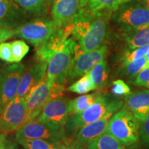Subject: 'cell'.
<instances>
[{
	"mask_svg": "<svg viewBox=\"0 0 149 149\" xmlns=\"http://www.w3.org/2000/svg\"><path fill=\"white\" fill-rule=\"evenodd\" d=\"M57 28L52 18L39 17L17 28L15 36L31 43L37 49L51 37Z\"/></svg>",
	"mask_w": 149,
	"mask_h": 149,
	"instance_id": "obj_7",
	"label": "cell"
},
{
	"mask_svg": "<svg viewBox=\"0 0 149 149\" xmlns=\"http://www.w3.org/2000/svg\"><path fill=\"white\" fill-rule=\"evenodd\" d=\"M146 60H147V64H148V66H149V49L148 51V53H147L146 55Z\"/></svg>",
	"mask_w": 149,
	"mask_h": 149,
	"instance_id": "obj_38",
	"label": "cell"
},
{
	"mask_svg": "<svg viewBox=\"0 0 149 149\" xmlns=\"http://www.w3.org/2000/svg\"><path fill=\"white\" fill-rule=\"evenodd\" d=\"M62 149H76L75 141H72L69 140L66 141Z\"/></svg>",
	"mask_w": 149,
	"mask_h": 149,
	"instance_id": "obj_36",
	"label": "cell"
},
{
	"mask_svg": "<svg viewBox=\"0 0 149 149\" xmlns=\"http://www.w3.org/2000/svg\"><path fill=\"white\" fill-rule=\"evenodd\" d=\"M101 93L96 92L92 94L85 95L74 98L69 101V113L70 115L81 113L84 111L96 100Z\"/></svg>",
	"mask_w": 149,
	"mask_h": 149,
	"instance_id": "obj_23",
	"label": "cell"
},
{
	"mask_svg": "<svg viewBox=\"0 0 149 149\" xmlns=\"http://www.w3.org/2000/svg\"><path fill=\"white\" fill-rule=\"evenodd\" d=\"M25 69L24 64L13 63L0 70V105L2 107L17 96Z\"/></svg>",
	"mask_w": 149,
	"mask_h": 149,
	"instance_id": "obj_11",
	"label": "cell"
},
{
	"mask_svg": "<svg viewBox=\"0 0 149 149\" xmlns=\"http://www.w3.org/2000/svg\"></svg>",
	"mask_w": 149,
	"mask_h": 149,
	"instance_id": "obj_41",
	"label": "cell"
},
{
	"mask_svg": "<svg viewBox=\"0 0 149 149\" xmlns=\"http://www.w3.org/2000/svg\"><path fill=\"white\" fill-rule=\"evenodd\" d=\"M149 49V45L142 46L133 49H128L124 52L121 57L122 64L139 60L146 57Z\"/></svg>",
	"mask_w": 149,
	"mask_h": 149,
	"instance_id": "obj_29",
	"label": "cell"
},
{
	"mask_svg": "<svg viewBox=\"0 0 149 149\" xmlns=\"http://www.w3.org/2000/svg\"><path fill=\"white\" fill-rule=\"evenodd\" d=\"M131 0H88L87 10L92 13H97L103 10L113 12L122 5Z\"/></svg>",
	"mask_w": 149,
	"mask_h": 149,
	"instance_id": "obj_25",
	"label": "cell"
},
{
	"mask_svg": "<svg viewBox=\"0 0 149 149\" xmlns=\"http://www.w3.org/2000/svg\"><path fill=\"white\" fill-rule=\"evenodd\" d=\"M120 100L113 99L108 95L100 94L96 100L84 111L70 115L65 125L67 136L72 137L77 135L84 126L94 122L104 116Z\"/></svg>",
	"mask_w": 149,
	"mask_h": 149,
	"instance_id": "obj_5",
	"label": "cell"
},
{
	"mask_svg": "<svg viewBox=\"0 0 149 149\" xmlns=\"http://www.w3.org/2000/svg\"><path fill=\"white\" fill-rule=\"evenodd\" d=\"M1 111H2V107H1V106L0 105V114H1Z\"/></svg>",
	"mask_w": 149,
	"mask_h": 149,
	"instance_id": "obj_40",
	"label": "cell"
},
{
	"mask_svg": "<svg viewBox=\"0 0 149 149\" xmlns=\"http://www.w3.org/2000/svg\"><path fill=\"white\" fill-rule=\"evenodd\" d=\"M133 84L137 86L146 87L149 89V66H146L139 72L135 77Z\"/></svg>",
	"mask_w": 149,
	"mask_h": 149,
	"instance_id": "obj_32",
	"label": "cell"
},
{
	"mask_svg": "<svg viewBox=\"0 0 149 149\" xmlns=\"http://www.w3.org/2000/svg\"><path fill=\"white\" fill-rule=\"evenodd\" d=\"M122 108L141 122L149 113V90L135 91L126 95Z\"/></svg>",
	"mask_w": 149,
	"mask_h": 149,
	"instance_id": "obj_18",
	"label": "cell"
},
{
	"mask_svg": "<svg viewBox=\"0 0 149 149\" xmlns=\"http://www.w3.org/2000/svg\"><path fill=\"white\" fill-rule=\"evenodd\" d=\"M111 17L117 29L124 33L149 26V10L137 0L122 3Z\"/></svg>",
	"mask_w": 149,
	"mask_h": 149,
	"instance_id": "obj_3",
	"label": "cell"
},
{
	"mask_svg": "<svg viewBox=\"0 0 149 149\" xmlns=\"http://www.w3.org/2000/svg\"><path fill=\"white\" fill-rule=\"evenodd\" d=\"M29 16L13 0H0V26L15 30L27 22Z\"/></svg>",
	"mask_w": 149,
	"mask_h": 149,
	"instance_id": "obj_15",
	"label": "cell"
},
{
	"mask_svg": "<svg viewBox=\"0 0 149 149\" xmlns=\"http://www.w3.org/2000/svg\"><path fill=\"white\" fill-rule=\"evenodd\" d=\"M91 79L95 85L97 89L104 88L109 79V68L105 60H102L96 64L88 72Z\"/></svg>",
	"mask_w": 149,
	"mask_h": 149,
	"instance_id": "obj_22",
	"label": "cell"
},
{
	"mask_svg": "<svg viewBox=\"0 0 149 149\" xmlns=\"http://www.w3.org/2000/svg\"><path fill=\"white\" fill-rule=\"evenodd\" d=\"M81 51L73 38H68L50 59L46 77L53 84L64 85L75 57Z\"/></svg>",
	"mask_w": 149,
	"mask_h": 149,
	"instance_id": "obj_2",
	"label": "cell"
},
{
	"mask_svg": "<svg viewBox=\"0 0 149 149\" xmlns=\"http://www.w3.org/2000/svg\"><path fill=\"white\" fill-rule=\"evenodd\" d=\"M146 66H148V65L145 57L139 60L122 64L121 70L123 75L128 78H133L136 77L139 72Z\"/></svg>",
	"mask_w": 149,
	"mask_h": 149,
	"instance_id": "obj_27",
	"label": "cell"
},
{
	"mask_svg": "<svg viewBox=\"0 0 149 149\" xmlns=\"http://www.w3.org/2000/svg\"><path fill=\"white\" fill-rule=\"evenodd\" d=\"M140 122L124 108L111 117L106 129L107 133L126 145L139 144Z\"/></svg>",
	"mask_w": 149,
	"mask_h": 149,
	"instance_id": "obj_4",
	"label": "cell"
},
{
	"mask_svg": "<svg viewBox=\"0 0 149 149\" xmlns=\"http://www.w3.org/2000/svg\"><path fill=\"white\" fill-rule=\"evenodd\" d=\"M123 40L129 49L149 45V26L136 31L124 33Z\"/></svg>",
	"mask_w": 149,
	"mask_h": 149,
	"instance_id": "obj_21",
	"label": "cell"
},
{
	"mask_svg": "<svg viewBox=\"0 0 149 149\" xmlns=\"http://www.w3.org/2000/svg\"><path fill=\"white\" fill-rule=\"evenodd\" d=\"M19 138L43 139L56 143L68 141L65 127L37 118L24 124L16 132L15 139Z\"/></svg>",
	"mask_w": 149,
	"mask_h": 149,
	"instance_id": "obj_6",
	"label": "cell"
},
{
	"mask_svg": "<svg viewBox=\"0 0 149 149\" xmlns=\"http://www.w3.org/2000/svg\"><path fill=\"white\" fill-rule=\"evenodd\" d=\"M72 30L73 24L66 27H57L51 37L37 49L35 54L37 60L48 63L50 59L62 46L69 35L72 34Z\"/></svg>",
	"mask_w": 149,
	"mask_h": 149,
	"instance_id": "obj_16",
	"label": "cell"
},
{
	"mask_svg": "<svg viewBox=\"0 0 149 149\" xmlns=\"http://www.w3.org/2000/svg\"><path fill=\"white\" fill-rule=\"evenodd\" d=\"M16 30H9L0 26V44L15 36Z\"/></svg>",
	"mask_w": 149,
	"mask_h": 149,
	"instance_id": "obj_35",
	"label": "cell"
},
{
	"mask_svg": "<svg viewBox=\"0 0 149 149\" xmlns=\"http://www.w3.org/2000/svg\"><path fill=\"white\" fill-rule=\"evenodd\" d=\"M27 13L29 16L44 17L47 15L53 0H13Z\"/></svg>",
	"mask_w": 149,
	"mask_h": 149,
	"instance_id": "obj_20",
	"label": "cell"
},
{
	"mask_svg": "<svg viewBox=\"0 0 149 149\" xmlns=\"http://www.w3.org/2000/svg\"><path fill=\"white\" fill-rule=\"evenodd\" d=\"M76 149H86V148H83L82 146H76Z\"/></svg>",
	"mask_w": 149,
	"mask_h": 149,
	"instance_id": "obj_39",
	"label": "cell"
},
{
	"mask_svg": "<svg viewBox=\"0 0 149 149\" xmlns=\"http://www.w3.org/2000/svg\"><path fill=\"white\" fill-rule=\"evenodd\" d=\"M88 0H53L51 18L57 27L73 24L80 14L87 10Z\"/></svg>",
	"mask_w": 149,
	"mask_h": 149,
	"instance_id": "obj_10",
	"label": "cell"
},
{
	"mask_svg": "<svg viewBox=\"0 0 149 149\" xmlns=\"http://www.w3.org/2000/svg\"><path fill=\"white\" fill-rule=\"evenodd\" d=\"M108 53V46L102 45L97 49L89 52H81L75 57L68 72L70 81L81 77L98 62L104 60Z\"/></svg>",
	"mask_w": 149,
	"mask_h": 149,
	"instance_id": "obj_13",
	"label": "cell"
},
{
	"mask_svg": "<svg viewBox=\"0 0 149 149\" xmlns=\"http://www.w3.org/2000/svg\"><path fill=\"white\" fill-rule=\"evenodd\" d=\"M139 137L144 146L149 148V113L140 122Z\"/></svg>",
	"mask_w": 149,
	"mask_h": 149,
	"instance_id": "obj_30",
	"label": "cell"
},
{
	"mask_svg": "<svg viewBox=\"0 0 149 149\" xmlns=\"http://www.w3.org/2000/svg\"><path fill=\"white\" fill-rule=\"evenodd\" d=\"M64 90V85L53 84L46 77H44L26 99L28 113L26 123L36 119L44 106L52 99L62 95Z\"/></svg>",
	"mask_w": 149,
	"mask_h": 149,
	"instance_id": "obj_8",
	"label": "cell"
},
{
	"mask_svg": "<svg viewBox=\"0 0 149 149\" xmlns=\"http://www.w3.org/2000/svg\"><path fill=\"white\" fill-rule=\"evenodd\" d=\"M69 101L62 95L52 99L44 106L37 119L65 127L70 116Z\"/></svg>",
	"mask_w": 149,
	"mask_h": 149,
	"instance_id": "obj_14",
	"label": "cell"
},
{
	"mask_svg": "<svg viewBox=\"0 0 149 149\" xmlns=\"http://www.w3.org/2000/svg\"><path fill=\"white\" fill-rule=\"evenodd\" d=\"M24 149H62L65 143L51 142L38 139H15Z\"/></svg>",
	"mask_w": 149,
	"mask_h": 149,
	"instance_id": "obj_24",
	"label": "cell"
},
{
	"mask_svg": "<svg viewBox=\"0 0 149 149\" xmlns=\"http://www.w3.org/2000/svg\"><path fill=\"white\" fill-rule=\"evenodd\" d=\"M27 102L16 96L2 107L0 114V131L4 133L17 132L26 122Z\"/></svg>",
	"mask_w": 149,
	"mask_h": 149,
	"instance_id": "obj_9",
	"label": "cell"
},
{
	"mask_svg": "<svg viewBox=\"0 0 149 149\" xmlns=\"http://www.w3.org/2000/svg\"><path fill=\"white\" fill-rule=\"evenodd\" d=\"M16 144L6 133H0V149H16Z\"/></svg>",
	"mask_w": 149,
	"mask_h": 149,
	"instance_id": "obj_34",
	"label": "cell"
},
{
	"mask_svg": "<svg viewBox=\"0 0 149 149\" xmlns=\"http://www.w3.org/2000/svg\"><path fill=\"white\" fill-rule=\"evenodd\" d=\"M0 59L7 63H13L10 42H2L0 44Z\"/></svg>",
	"mask_w": 149,
	"mask_h": 149,
	"instance_id": "obj_33",
	"label": "cell"
},
{
	"mask_svg": "<svg viewBox=\"0 0 149 149\" xmlns=\"http://www.w3.org/2000/svg\"><path fill=\"white\" fill-rule=\"evenodd\" d=\"M141 2L149 10V0H137Z\"/></svg>",
	"mask_w": 149,
	"mask_h": 149,
	"instance_id": "obj_37",
	"label": "cell"
},
{
	"mask_svg": "<svg viewBox=\"0 0 149 149\" xmlns=\"http://www.w3.org/2000/svg\"><path fill=\"white\" fill-rule=\"evenodd\" d=\"M48 62L37 61L22 74L17 96L26 100L31 91L40 84L46 75Z\"/></svg>",
	"mask_w": 149,
	"mask_h": 149,
	"instance_id": "obj_17",
	"label": "cell"
},
{
	"mask_svg": "<svg viewBox=\"0 0 149 149\" xmlns=\"http://www.w3.org/2000/svg\"><path fill=\"white\" fill-rule=\"evenodd\" d=\"M123 104L124 102L120 100L115 105L109 110V111L103 117L81 128L76 135V146H86V145L105 133L111 117L115 113L122 109Z\"/></svg>",
	"mask_w": 149,
	"mask_h": 149,
	"instance_id": "obj_12",
	"label": "cell"
},
{
	"mask_svg": "<svg viewBox=\"0 0 149 149\" xmlns=\"http://www.w3.org/2000/svg\"><path fill=\"white\" fill-rule=\"evenodd\" d=\"M96 86L91 79L90 75L87 72L81 77L79 80L72 84L68 87V90L70 92L82 95L90 91L95 90Z\"/></svg>",
	"mask_w": 149,
	"mask_h": 149,
	"instance_id": "obj_26",
	"label": "cell"
},
{
	"mask_svg": "<svg viewBox=\"0 0 149 149\" xmlns=\"http://www.w3.org/2000/svg\"><path fill=\"white\" fill-rule=\"evenodd\" d=\"M112 92L117 96L127 95L130 93V89L122 79H117L113 81Z\"/></svg>",
	"mask_w": 149,
	"mask_h": 149,
	"instance_id": "obj_31",
	"label": "cell"
},
{
	"mask_svg": "<svg viewBox=\"0 0 149 149\" xmlns=\"http://www.w3.org/2000/svg\"><path fill=\"white\" fill-rule=\"evenodd\" d=\"M10 43L13 63H19L29 51V46L24 40H15Z\"/></svg>",
	"mask_w": 149,
	"mask_h": 149,
	"instance_id": "obj_28",
	"label": "cell"
},
{
	"mask_svg": "<svg viewBox=\"0 0 149 149\" xmlns=\"http://www.w3.org/2000/svg\"><path fill=\"white\" fill-rule=\"evenodd\" d=\"M112 13L109 10L92 13L86 10L77 17L73 22L72 35L80 51H92L102 46Z\"/></svg>",
	"mask_w": 149,
	"mask_h": 149,
	"instance_id": "obj_1",
	"label": "cell"
},
{
	"mask_svg": "<svg viewBox=\"0 0 149 149\" xmlns=\"http://www.w3.org/2000/svg\"><path fill=\"white\" fill-rule=\"evenodd\" d=\"M86 149H141L139 144L133 146L121 142L109 134L104 133L86 145Z\"/></svg>",
	"mask_w": 149,
	"mask_h": 149,
	"instance_id": "obj_19",
	"label": "cell"
}]
</instances>
